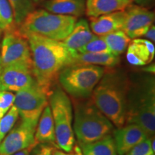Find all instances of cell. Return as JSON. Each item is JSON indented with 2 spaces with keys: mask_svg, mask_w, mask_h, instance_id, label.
Returning a JSON list of instances; mask_svg holds the SVG:
<instances>
[{
  "mask_svg": "<svg viewBox=\"0 0 155 155\" xmlns=\"http://www.w3.org/2000/svg\"><path fill=\"white\" fill-rule=\"evenodd\" d=\"M53 155H73V154H71V153L69 152H63V151L55 150L54 149L53 151Z\"/></svg>",
  "mask_w": 155,
  "mask_h": 155,
  "instance_id": "cell-34",
  "label": "cell"
},
{
  "mask_svg": "<svg viewBox=\"0 0 155 155\" xmlns=\"http://www.w3.org/2000/svg\"><path fill=\"white\" fill-rule=\"evenodd\" d=\"M32 147H30L27 149H25V150L19 151V152L15 153V154H13L12 155H30V151L32 149Z\"/></svg>",
  "mask_w": 155,
  "mask_h": 155,
  "instance_id": "cell-32",
  "label": "cell"
},
{
  "mask_svg": "<svg viewBox=\"0 0 155 155\" xmlns=\"http://www.w3.org/2000/svg\"><path fill=\"white\" fill-rule=\"evenodd\" d=\"M131 4L132 0H86L85 12L89 17H96L125 10Z\"/></svg>",
  "mask_w": 155,
  "mask_h": 155,
  "instance_id": "cell-16",
  "label": "cell"
},
{
  "mask_svg": "<svg viewBox=\"0 0 155 155\" xmlns=\"http://www.w3.org/2000/svg\"><path fill=\"white\" fill-rule=\"evenodd\" d=\"M127 50V61L135 66L146 65L150 63L154 58V44L147 39H133Z\"/></svg>",
  "mask_w": 155,
  "mask_h": 155,
  "instance_id": "cell-13",
  "label": "cell"
},
{
  "mask_svg": "<svg viewBox=\"0 0 155 155\" xmlns=\"http://www.w3.org/2000/svg\"><path fill=\"white\" fill-rule=\"evenodd\" d=\"M144 37L152 42L155 41V27L154 25H151L150 28L148 29L146 33L144 34Z\"/></svg>",
  "mask_w": 155,
  "mask_h": 155,
  "instance_id": "cell-30",
  "label": "cell"
},
{
  "mask_svg": "<svg viewBox=\"0 0 155 155\" xmlns=\"http://www.w3.org/2000/svg\"><path fill=\"white\" fill-rule=\"evenodd\" d=\"M145 71H146L147 72H150V73H154V65H150L149 68H145Z\"/></svg>",
  "mask_w": 155,
  "mask_h": 155,
  "instance_id": "cell-35",
  "label": "cell"
},
{
  "mask_svg": "<svg viewBox=\"0 0 155 155\" xmlns=\"http://www.w3.org/2000/svg\"><path fill=\"white\" fill-rule=\"evenodd\" d=\"M78 53H111L109 48L102 36H96L86 45L76 50Z\"/></svg>",
  "mask_w": 155,
  "mask_h": 155,
  "instance_id": "cell-26",
  "label": "cell"
},
{
  "mask_svg": "<svg viewBox=\"0 0 155 155\" xmlns=\"http://www.w3.org/2000/svg\"><path fill=\"white\" fill-rule=\"evenodd\" d=\"M96 36L91 30L88 21L81 19L76 21L71 33L62 42L70 49L78 50L86 45Z\"/></svg>",
  "mask_w": 155,
  "mask_h": 155,
  "instance_id": "cell-17",
  "label": "cell"
},
{
  "mask_svg": "<svg viewBox=\"0 0 155 155\" xmlns=\"http://www.w3.org/2000/svg\"><path fill=\"white\" fill-rule=\"evenodd\" d=\"M125 17V10H123L91 17L90 28L97 36H104L115 31L122 30Z\"/></svg>",
  "mask_w": 155,
  "mask_h": 155,
  "instance_id": "cell-14",
  "label": "cell"
},
{
  "mask_svg": "<svg viewBox=\"0 0 155 155\" xmlns=\"http://www.w3.org/2000/svg\"><path fill=\"white\" fill-rule=\"evenodd\" d=\"M73 155H83L82 153V150H81V147L79 145L75 144L74 145L73 148Z\"/></svg>",
  "mask_w": 155,
  "mask_h": 155,
  "instance_id": "cell-33",
  "label": "cell"
},
{
  "mask_svg": "<svg viewBox=\"0 0 155 155\" xmlns=\"http://www.w3.org/2000/svg\"><path fill=\"white\" fill-rule=\"evenodd\" d=\"M14 15L10 4L7 0H0V31L14 28Z\"/></svg>",
  "mask_w": 155,
  "mask_h": 155,
  "instance_id": "cell-24",
  "label": "cell"
},
{
  "mask_svg": "<svg viewBox=\"0 0 155 155\" xmlns=\"http://www.w3.org/2000/svg\"><path fill=\"white\" fill-rule=\"evenodd\" d=\"M154 154L151 147V138H147L133 147L125 155H152Z\"/></svg>",
  "mask_w": 155,
  "mask_h": 155,
  "instance_id": "cell-27",
  "label": "cell"
},
{
  "mask_svg": "<svg viewBox=\"0 0 155 155\" xmlns=\"http://www.w3.org/2000/svg\"><path fill=\"white\" fill-rule=\"evenodd\" d=\"M132 2L141 7H146L150 5L152 3L153 0H132Z\"/></svg>",
  "mask_w": 155,
  "mask_h": 155,
  "instance_id": "cell-31",
  "label": "cell"
},
{
  "mask_svg": "<svg viewBox=\"0 0 155 155\" xmlns=\"http://www.w3.org/2000/svg\"><path fill=\"white\" fill-rule=\"evenodd\" d=\"M135 124L147 134L148 138L155 132V86L152 75H144L130 81L127 95L125 124Z\"/></svg>",
  "mask_w": 155,
  "mask_h": 155,
  "instance_id": "cell-3",
  "label": "cell"
},
{
  "mask_svg": "<svg viewBox=\"0 0 155 155\" xmlns=\"http://www.w3.org/2000/svg\"><path fill=\"white\" fill-rule=\"evenodd\" d=\"M19 117L17 108L13 105L0 119V142L12 129Z\"/></svg>",
  "mask_w": 155,
  "mask_h": 155,
  "instance_id": "cell-25",
  "label": "cell"
},
{
  "mask_svg": "<svg viewBox=\"0 0 155 155\" xmlns=\"http://www.w3.org/2000/svg\"><path fill=\"white\" fill-rule=\"evenodd\" d=\"M10 4L14 15L15 22L20 25L29 13L35 9L32 0H7Z\"/></svg>",
  "mask_w": 155,
  "mask_h": 155,
  "instance_id": "cell-23",
  "label": "cell"
},
{
  "mask_svg": "<svg viewBox=\"0 0 155 155\" xmlns=\"http://www.w3.org/2000/svg\"><path fill=\"white\" fill-rule=\"evenodd\" d=\"M130 81L118 73H104L91 94L92 101L117 128L125 125Z\"/></svg>",
  "mask_w": 155,
  "mask_h": 155,
  "instance_id": "cell-2",
  "label": "cell"
},
{
  "mask_svg": "<svg viewBox=\"0 0 155 155\" xmlns=\"http://www.w3.org/2000/svg\"><path fill=\"white\" fill-rule=\"evenodd\" d=\"M24 65H29L15 64L2 68L0 70V91L12 92L17 75Z\"/></svg>",
  "mask_w": 155,
  "mask_h": 155,
  "instance_id": "cell-22",
  "label": "cell"
},
{
  "mask_svg": "<svg viewBox=\"0 0 155 155\" xmlns=\"http://www.w3.org/2000/svg\"><path fill=\"white\" fill-rule=\"evenodd\" d=\"M113 137L118 155H125L134 147L148 138L145 131L135 124L118 128L114 131Z\"/></svg>",
  "mask_w": 155,
  "mask_h": 155,
  "instance_id": "cell-12",
  "label": "cell"
},
{
  "mask_svg": "<svg viewBox=\"0 0 155 155\" xmlns=\"http://www.w3.org/2000/svg\"><path fill=\"white\" fill-rule=\"evenodd\" d=\"M50 107L55 127V144L64 152H72L75 145V135L72 127L71 100L62 89L56 88L50 95Z\"/></svg>",
  "mask_w": 155,
  "mask_h": 155,
  "instance_id": "cell-7",
  "label": "cell"
},
{
  "mask_svg": "<svg viewBox=\"0 0 155 155\" xmlns=\"http://www.w3.org/2000/svg\"><path fill=\"white\" fill-rule=\"evenodd\" d=\"M36 127L22 121L5 136L0 142V155H12L19 151L35 145Z\"/></svg>",
  "mask_w": 155,
  "mask_h": 155,
  "instance_id": "cell-10",
  "label": "cell"
},
{
  "mask_svg": "<svg viewBox=\"0 0 155 155\" xmlns=\"http://www.w3.org/2000/svg\"><path fill=\"white\" fill-rule=\"evenodd\" d=\"M75 17L54 14L45 9L32 11L19 25L22 35L35 34L58 41H63L72 31Z\"/></svg>",
  "mask_w": 155,
  "mask_h": 155,
  "instance_id": "cell-4",
  "label": "cell"
},
{
  "mask_svg": "<svg viewBox=\"0 0 155 155\" xmlns=\"http://www.w3.org/2000/svg\"><path fill=\"white\" fill-rule=\"evenodd\" d=\"M2 66L26 64L32 66L31 50L28 41L19 30L14 28L5 32L1 49Z\"/></svg>",
  "mask_w": 155,
  "mask_h": 155,
  "instance_id": "cell-9",
  "label": "cell"
},
{
  "mask_svg": "<svg viewBox=\"0 0 155 155\" xmlns=\"http://www.w3.org/2000/svg\"><path fill=\"white\" fill-rule=\"evenodd\" d=\"M14 105L22 121L37 127L44 108L48 105V94L36 82L28 88L16 92Z\"/></svg>",
  "mask_w": 155,
  "mask_h": 155,
  "instance_id": "cell-8",
  "label": "cell"
},
{
  "mask_svg": "<svg viewBox=\"0 0 155 155\" xmlns=\"http://www.w3.org/2000/svg\"><path fill=\"white\" fill-rule=\"evenodd\" d=\"M35 144H55V132L54 121L50 106L44 108L40 116L35 132Z\"/></svg>",
  "mask_w": 155,
  "mask_h": 155,
  "instance_id": "cell-18",
  "label": "cell"
},
{
  "mask_svg": "<svg viewBox=\"0 0 155 155\" xmlns=\"http://www.w3.org/2000/svg\"><path fill=\"white\" fill-rule=\"evenodd\" d=\"M54 148L49 144H37L32 147L30 155H53Z\"/></svg>",
  "mask_w": 155,
  "mask_h": 155,
  "instance_id": "cell-29",
  "label": "cell"
},
{
  "mask_svg": "<svg viewBox=\"0 0 155 155\" xmlns=\"http://www.w3.org/2000/svg\"><path fill=\"white\" fill-rule=\"evenodd\" d=\"M104 73V68L99 65H71L64 68L58 78L70 95L75 98H88Z\"/></svg>",
  "mask_w": 155,
  "mask_h": 155,
  "instance_id": "cell-6",
  "label": "cell"
},
{
  "mask_svg": "<svg viewBox=\"0 0 155 155\" xmlns=\"http://www.w3.org/2000/svg\"><path fill=\"white\" fill-rule=\"evenodd\" d=\"M44 1H45V0H32L34 4H40L41 2H43Z\"/></svg>",
  "mask_w": 155,
  "mask_h": 155,
  "instance_id": "cell-36",
  "label": "cell"
},
{
  "mask_svg": "<svg viewBox=\"0 0 155 155\" xmlns=\"http://www.w3.org/2000/svg\"><path fill=\"white\" fill-rule=\"evenodd\" d=\"M73 129L79 146H81L110 134L114 130V125L93 101H88L75 108Z\"/></svg>",
  "mask_w": 155,
  "mask_h": 155,
  "instance_id": "cell-5",
  "label": "cell"
},
{
  "mask_svg": "<svg viewBox=\"0 0 155 155\" xmlns=\"http://www.w3.org/2000/svg\"><path fill=\"white\" fill-rule=\"evenodd\" d=\"M22 35L28 40L30 48L32 74L35 82L48 95L60 72L71 65L75 50L70 49L62 41L38 35Z\"/></svg>",
  "mask_w": 155,
  "mask_h": 155,
  "instance_id": "cell-1",
  "label": "cell"
},
{
  "mask_svg": "<svg viewBox=\"0 0 155 155\" xmlns=\"http://www.w3.org/2000/svg\"><path fill=\"white\" fill-rule=\"evenodd\" d=\"M80 147L83 155H118L115 141L111 134Z\"/></svg>",
  "mask_w": 155,
  "mask_h": 155,
  "instance_id": "cell-20",
  "label": "cell"
},
{
  "mask_svg": "<svg viewBox=\"0 0 155 155\" xmlns=\"http://www.w3.org/2000/svg\"><path fill=\"white\" fill-rule=\"evenodd\" d=\"M42 6L54 14L75 17L82 16L86 12V0H45Z\"/></svg>",
  "mask_w": 155,
  "mask_h": 155,
  "instance_id": "cell-15",
  "label": "cell"
},
{
  "mask_svg": "<svg viewBox=\"0 0 155 155\" xmlns=\"http://www.w3.org/2000/svg\"><path fill=\"white\" fill-rule=\"evenodd\" d=\"M114 55L119 56L127 49L131 39L123 30H118L102 36Z\"/></svg>",
  "mask_w": 155,
  "mask_h": 155,
  "instance_id": "cell-21",
  "label": "cell"
},
{
  "mask_svg": "<svg viewBox=\"0 0 155 155\" xmlns=\"http://www.w3.org/2000/svg\"><path fill=\"white\" fill-rule=\"evenodd\" d=\"M15 95L11 91H0V109L6 114L14 104Z\"/></svg>",
  "mask_w": 155,
  "mask_h": 155,
  "instance_id": "cell-28",
  "label": "cell"
},
{
  "mask_svg": "<svg viewBox=\"0 0 155 155\" xmlns=\"http://www.w3.org/2000/svg\"><path fill=\"white\" fill-rule=\"evenodd\" d=\"M4 115H5V114H4V113H3V112H2V110H1V109H0V119H2V117H3V116H4Z\"/></svg>",
  "mask_w": 155,
  "mask_h": 155,
  "instance_id": "cell-37",
  "label": "cell"
},
{
  "mask_svg": "<svg viewBox=\"0 0 155 155\" xmlns=\"http://www.w3.org/2000/svg\"><path fill=\"white\" fill-rule=\"evenodd\" d=\"M119 62V56L114 55L112 53H78L75 50L69 66L77 65H94L114 67L117 65Z\"/></svg>",
  "mask_w": 155,
  "mask_h": 155,
  "instance_id": "cell-19",
  "label": "cell"
},
{
  "mask_svg": "<svg viewBox=\"0 0 155 155\" xmlns=\"http://www.w3.org/2000/svg\"><path fill=\"white\" fill-rule=\"evenodd\" d=\"M152 155H154V154H152Z\"/></svg>",
  "mask_w": 155,
  "mask_h": 155,
  "instance_id": "cell-39",
  "label": "cell"
},
{
  "mask_svg": "<svg viewBox=\"0 0 155 155\" xmlns=\"http://www.w3.org/2000/svg\"><path fill=\"white\" fill-rule=\"evenodd\" d=\"M125 12L122 30L131 39L144 36L154 22V13L145 7L131 4L125 9Z\"/></svg>",
  "mask_w": 155,
  "mask_h": 155,
  "instance_id": "cell-11",
  "label": "cell"
},
{
  "mask_svg": "<svg viewBox=\"0 0 155 155\" xmlns=\"http://www.w3.org/2000/svg\"><path fill=\"white\" fill-rule=\"evenodd\" d=\"M2 59H1V53H0V70L2 69Z\"/></svg>",
  "mask_w": 155,
  "mask_h": 155,
  "instance_id": "cell-38",
  "label": "cell"
}]
</instances>
